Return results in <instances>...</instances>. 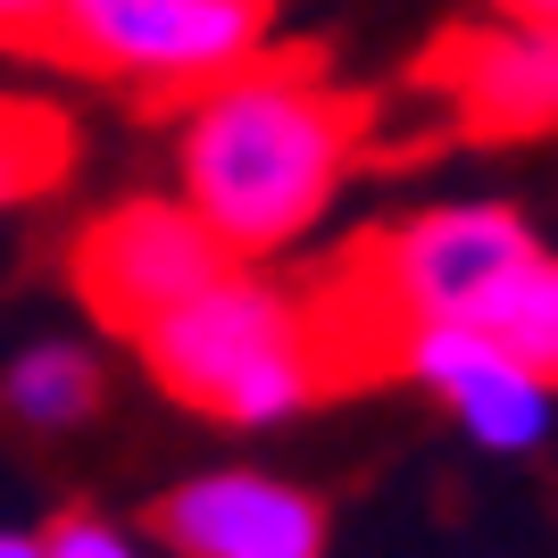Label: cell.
<instances>
[{
	"label": "cell",
	"instance_id": "4",
	"mask_svg": "<svg viewBox=\"0 0 558 558\" xmlns=\"http://www.w3.org/2000/svg\"><path fill=\"white\" fill-rule=\"evenodd\" d=\"M534 251H542L534 226L509 201H442V209H417L400 226H375L342 258V276L333 267L326 276L409 342L417 326H466L492 283L517 276Z\"/></svg>",
	"mask_w": 558,
	"mask_h": 558
},
{
	"label": "cell",
	"instance_id": "5",
	"mask_svg": "<svg viewBox=\"0 0 558 558\" xmlns=\"http://www.w3.org/2000/svg\"><path fill=\"white\" fill-rule=\"evenodd\" d=\"M226 267H242V258L201 226V209L184 192L175 201H159V192L117 201V209H100L93 226L75 233V251H68L75 301L93 308V326H109L117 342H142L159 317L201 301Z\"/></svg>",
	"mask_w": 558,
	"mask_h": 558
},
{
	"label": "cell",
	"instance_id": "11",
	"mask_svg": "<svg viewBox=\"0 0 558 558\" xmlns=\"http://www.w3.org/2000/svg\"><path fill=\"white\" fill-rule=\"evenodd\" d=\"M75 167V125L50 100L0 93V209H25L43 201L59 175Z\"/></svg>",
	"mask_w": 558,
	"mask_h": 558
},
{
	"label": "cell",
	"instance_id": "2",
	"mask_svg": "<svg viewBox=\"0 0 558 558\" xmlns=\"http://www.w3.org/2000/svg\"><path fill=\"white\" fill-rule=\"evenodd\" d=\"M134 350L167 400L217 425H283L333 392V359L308 292L258 267H226L201 301L159 317Z\"/></svg>",
	"mask_w": 558,
	"mask_h": 558
},
{
	"label": "cell",
	"instance_id": "14",
	"mask_svg": "<svg viewBox=\"0 0 558 558\" xmlns=\"http://www.w3.org/2000/svg\"><path fill=\"white\" fill-rule=\"evenodd\" d=\"M492 9H509V17H542V25H558V0H492Z\"/></svg>",
	"mask_w": 558,
	"mask_h": 558
},
{
	"label": "cell",
	"instance_id": "6",
	"mask_svg": "<svg viewBox=\"0 0 558 558\" xmlns=\"http://www.w3.org/2000/svg\"><path fill=\"white\" fill-rule=\"evenodd\" d=\"M425 84L450 100L466 142H542L558 134V25L542 17H466L425 50Z\"/></svg>",
	"mask_w": 558,
	"mask_h": 558
},
{
	"label": "cell",
	"instance_id": "13",
	"mask_svg": "<svg viewBox=\"0 0 558 558\" xmlns=\"http://www.w3.org/2000/svg\"><path fill=\"white\" fill-rule=\"evenodd\" d=\"M59 0H0V50H50Z\"/></svg>",
	"mask_w": 558,
	"mask_h": 558
},
{
	"label": "cell",
	"instance_id": "3",
	"mask_svg": "<svg viewBox=\"0 0 558 558\" xmlns=\"http://www.w3.org/2000/svg\"><path fill=\"white\" fill-rule=\"evenodd\" d=\"M276 43V0H59L50 59L159 100H201L258 68Z\"/></svg>",
	"mask_w": 558,
	"mask_h": 558
},
{
	"label": "cell",
	"instance_id": "7",
	"mask_svg": "<svg viewBox=\"0 0 558 558\" xmlns=\"http://www.w3.org/2000/svg\"><path fill=\"white\" fill-rule=\"evenodd\" d=\"M150 534L175 558H326V509L267 466H209L159 492Z\"/></svg>",
	"mask_w": 558,
	"mask_h": 558
},
{
	"label": "cell",
	"instance_id": "10",
	"mask_svg": "<svg viewBox=\"0 0 558 558\" xmlns=\"http://www.w3.org/2000/svg\"><path fill=\"white\" fill-rule=\"evenodd\" d=\"M475 333H492V342L509 350L517 367H534L542 384L558 392V258L550 251H534L517 276H500L484 292V308L466 317Z\"/></svg>",
	"mask_w": 558,
	"mask_h": 558
},
{
	"label": "cell",
	"instance_id": "8",
	"mask_svg": "<svg viewBox=\"0 0 558 558\" xmlns=\"http://www.w3.org/2000/svg\"><path fill=\"white\" fill-rule=\"evenodd\" d=\"M400 375H417L484 450H534L550 434V384L475 326H417L400 342Z\"/></svg>",
	"mask_w": 558,
	"mask_h": 558
},
{
	"label": "cell",
	"instance_id": "12",
	"mask_svg": "<svg viewBox=\"0 0 558 558\" xmlns=\"http://www.w3.org/2000/svg\"><path fill=\"white\" fill-rule=\"evenodd\" d=\"M43 550L50 558H150L134 534H117L109 517H59V525L43 534Z\"/></svg>",
	"mask_w": 558,
	"mask_h": 558
},
{
	"label": "cell",
	"instance_id": "9",
	"mask_svg": "<svg viewBox=\"0 0 558 558\" xmlns=\"http://www.w3.org/2000/svg\"><path fill=\"white\" fill-rule=\"evenodd\" d=\"M0 409L25 434H75L100 409V359L84 342H34L17 367L0 375Z\"/></svg>",
	"mask_w": 558,
	"mask_h": 558
},
{
	"label": "cell",
	"instance_id": "1",
	"mask_svg": "<svg viewBox=\"0 0 558 558\" xmlns=\"http://www.w3.org/2000/svg\"><path fill=\"white\" fill-rule=\"evenodd\" d=\"M375 109L342 84H326L301 59H258V68L209 84L175 117V192L242 267L292 251L333 209L342 175L367 150Z\"/></svg>",
	"mask_w": 558,
	"mask_h": 558
},
{
	"label": "cell",
	"instance_id": "15",
	"mask_svg": "<svg viewBox=\"0 0 558 558\" xmlns=\"http://www.w3.org/2000/svg\"><path fill=\"white\" fill-rule=\"evenodd\" d=\"M0 558H50L43 534H0Z\"/></svg>",
	"mask_w": 558,
	"mask_h": 558
}]
</instances>
